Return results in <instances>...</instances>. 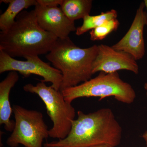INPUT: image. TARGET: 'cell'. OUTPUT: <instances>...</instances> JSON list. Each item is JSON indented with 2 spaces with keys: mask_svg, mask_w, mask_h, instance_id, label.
Instances as JSON below:
<instances>
[{
  "mask_svg": "<svg viewBox=\"0 0 147 147\" xmlns=\"http://www.w3.org/2000/svg\"><path fill=\"white\" fill-rule=\"evenodd\" d=\"M122 129L112 110L99 109L86 114L79 110L72 122L71 130L65 139L44 144V147H89L108 144L117 146Z\"/></svg>",
  "mask_w": 147,
  "mask_h": 147,
  "instance_id": "1",
  "label": "cell"
},
{
  "mask_svg": "<svg viewBox=\"0 0 147 147\" xmlns=\"http://www.w3.org/2000/svg\"><path fill=\"white\" fill-rule=\"evenodd\" d=\"M58 38L38 23L34 10H24L15 23L0 33V50L12 57L48 54Z\"/></svg>",
  "mask_w": 147,
  "mask_h": 147,
  "instance_id": "2",
  "label": "cell"
},
{
  "mask_svg": "<svg viewBox=\"0 0 147 147\" xmlns=\"http://www.w3.org/2000/svg\"><path fill=\"white\" fill-rule=\"evenodd\" d=\"M97 52L98 45L81 48L76 46L69 37L57 40L45 57L61 72L60 91L91 79L93 63Z\"/></svg>",
  "mask_w": 147,
  "mask_h": 147,
  "instance_id": "3",
  "label": "cell"
},
{
  "mask_svg": "<svg viewBox=\"0 0 147 147\" xmlns=\"http://www.w3.org/2000/svg\"><path fill=\"white\" fill-rule=\"evenodd\" d=\"M61 92L65 100L70 103L80 98L98 97L101 100L113 96L119 102L130 104L136 97L131 85L122 80L118 72H100L94 78Z\"/></svg>",
  "mask_w": 147,
  "mask_h": 147,
  "instance_id": "4",
  "label": "cell"
},
{
  "mask_svg": "<svg viewBox=\"0 0 147 147\" xmlns=\"http://www.w3.org/2000/svg\"><path fill=\"white\" fill-rule=\"evenodd\" d=\"M24 89L25 91L37 95L45 104L47 114L53 123V127L49 129V137L58 140L67 137L71 130L76 112L71 103L65 100L61 92L51 86H48L41 81L36 86L27 84Z\"/></svg>",
  "mask_w": 147,
  "mask_h": 147,
  "instance_id": "5",
  "label": "cell"
},
{
  "mask_svg": "<svg viewBox=\"0 0 147 147\" xmlns=\"http://www.w3.org/2000/svg\"><path fill=\"white\" fill-rule=\"evenodd\" d=\"M15 126L7 140L10 147L22 145L25 147H42L44 139L49 137V129L39 111L13 105Z\"/></svg>",
  "mask_w": 147,
  "mask_h": 147,
  "instance_id": "6",
  "label": "cell"
},
{
  "mask_svg": "<svg viewBox=\"0 0 147 147\" xmlns=\"http://www.w3.org/2000/svg\"><path fill=\"white\" fill-rule=\"evenodd\" d=\"M25 59L26 61L16 60L0 50V74L15 71L25 77L32 74L38 75L43 78L40 81L50 82L52 88L60 90L63 79L60 70L43 61L38 56H29Z\"/></svg>",
  "mask_w": 147,
  "mask_h": 147,
  "instance_id": "7",
  "label": "cell"
},
{
  "mask_svg": "<svg viewBox=\"0 0 147 147\" xmlns=\"http://www.w3.org/2000/svg\"><path fill=\"white\" fill-rule=\"evenodd\" d=\"M137 61L126 52L100 44L98 45L97 55L93 63L92 74L97 72L112 73L125 70L137 74L139 73V66Z\"/></svg>",
  "mask_w": 147,
  "mask_h": 147,
  "instance_id": "8",
  "label": "cell"
},
{
  "mask_svg": "<svg viewBox=\"0 0 147 147\" xmlns=\"http://www.w3.org/2000/svg\"><path fill=\"white\" fill-rule=\"evenodd\" d=\"M145 8L143 1L137 9L127 32L120 40L112 46L115 50L130 54L137 61L143 59L146 52L144 31L145 26H147V17Z\"/></svg>",
  "mask_w": 147,
  "mask_h": 147,
  "instance_id": "9",
  "label": "cell"
},
{
  "mask_svg": "<svg viewBox=\"0 0 147 147\" xmlns=\"http://www.w3.org/2000/svg\"><path fill=\"white\" fill-rule=\"evenodd\" d=\"M34 10L40 26L58 39L67 38L71 32H76L74 21L69 20L61 7H46L37 3Z\"/></svg>",
  "mask_w": 147,
  "mask_h": 147,
  "instance_id": "10",
  "label": "cell"
},
{
  "mask_svg": "<svg viewBox=\"0 0 147 147\" xmlns=\"http://www.w3.org/2000/svg\"><path fill=\"white\" fill-rule=\"evenodd\" d=\"M18 79V72L11 71L0 83V124L3 125L7 131H13L15 126V121L10 119L13 113L9 101V94Z\"/></svg>",
  "mask_w": 147,
  "mask_h": 147,
  "instance_id": "11",
  "label": "cell"
},
{
  "mask_svg": "<svg viewBox=\"0 0 147 147\" xmlns=\"http://www.w3.org/2000/svg\"><path fill=\"white\" fill-rule=\"evenodd\" d=\"M0 1L9 4L6 10L0 16V29L1 32L9 28L15 23L18 14L24 9L37 4L36 0H1Z\"/></svg>",
  "mask_w": 147,
  "mask_h": 147,
  "instance_id": "12",
  "label": "cell"
},
{
  "mask_svg": "<svg viewBox=\"0 0 147 147\" xmlns=\"http://www.w3.org/2000/svg\"><path fill=\"white\" fill-rule=\"evenodd\" d=\"M92 3V0H63L60 7L69 20L74 21L90 15Z\"/></svg>",
  "mask_w": 147,
  "mask_h": 147,
  "instance_id": "13",
  "label": "cell"
},
{
  "mask_svg": "<svg viewBox=\"0 0 147 147\" xmlns=\"http://www.w3.org/2000/svg\"><path fill=\"white\" fill-rule=\"evenodd\" d=\"M117 12L114 9L102 12L97 15H88L83 19L82 26L76 28L75 33L77 36L82 35L90 30L99 26L106 21L117 18Z\"/></svg>",
  "mask_w": 147,
  "mask_h": 147,
  "instance_id": "14",
  "label": "cell"
},
{
  "mask_svg": "<svg viewBox=\"0 0 147 147\" xmlns=\"http://www.w3.org/2000/svg\"><path fill=\"white\" fill-rule=\"evenodd\" d=\"M119 22L117 18L106 21L90 32V39L92 41L102 40L112 32L118 28Z\"/></svg>",
  "mask_w": 147,
  "mask_h": 147,
  "instance_id": "15",
  "label": "cell"
},
{
  "mask_svg": "<svg viewBox=\"0 0 147 147\" xmlns=\"http://www.w3.org/2000/svg\"><path fill=\"white\" fill-rule=\"evenodd\" d=\"M37 3L46 7H57L61 6L63 0H36Z\"/></svg>",
  "mask_w": 147,
  "mask_h": 147,
  "instance_id": "16",
  "label": "cell"
},
{
  "mask_svg": "<svg viewBox=\"0 0 147 147\" xmlns=\"http://www.w3.org/2000/svg\"><path fill=\"white\" fill-rule=\"evenodd\" d=\"M142 137L144 140L145 142H146V147H147V129L146 131H145L144 133L142 135Z\"/></svg>",
  "mask_w": 147,
  "mask_h": 147,
  "instance_id": "17",
  "label": "cell"
},
{
  "mask_svg": "<svg viewBox=\"0 0 147 147\" xmlns=\"http://www.w3.org/2000/svg\"><path fill=\"white\" fill-rule=\"evenodd\" d=\"M89 147H114L111 145L108 144H102L96 145V146H92Z\"/></svg>",
  "mask_w": 147,
  "mask_h": 147,
  "instance_id": "18",
  "label": "cell"
},
{
  "mask_svg": "<svg viewBox=\"0 0 147 147\" xmlns=\"http://www.w3.org/2000/svg\"><path fill=\"white\" fill-rule=\"evenodd\" d=\"M144 1L145 3V7H146V12L147 17V0H144Z\"/></svg>",
  "mask_w": 147,
  "mask_h": 147,
  "instance_id": "19",
  "label": "cell"
},
{
  "mask_svg": "<svg viewBox=\"0 0 147 147\" xmlns=\"http://www.w3.org/2000/svg\"><path fill=\"white\" fill-rule=\"evenodd\" d=\"M144 88L145 90H147V82H146L144 84Z\"/></svg>",
  "mask_w": 147,
  "mask_h": 147,
  "instance_id": "20",
  "label": "cell"
},
{
  "mask_svg": "<svg viewBox=\"0 0 147 147\" xmlns=\"http://www.w3.org/2000/svg\"><path fill=\"white\" fill-rule=\"evenodd\" d=\"M146 98H147V92H146Z\"/></svg>",
  "mask_w": 147,
  "mask_h": 147,
  "instance_id": "21",
  "label": "cell"
},
{
  "mask_svg": "<svg viewBox=\"0 0 147 147\" xmlns=\"http://www.w3.org/2000/svg\"><path fill=\"white\" fill-rule=\"evenodd\" d=\"M61 147L53 146V147Z\"/></svg>",
  "mask_w": 147,
  "mask_h": 147,
  "instance_id": "22",
  "label": "cell"
}]
</instances>
